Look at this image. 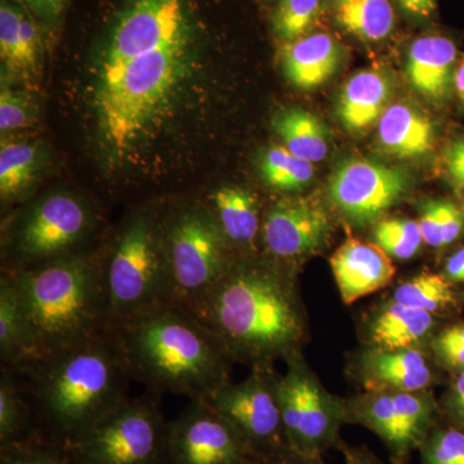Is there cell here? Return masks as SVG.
Returning a JSON list of instances; mask_svg holds the SVG:
<instances>
[{
	"label": "cell",
	"instance_id": "obj_21",
	"mask_svg": "<svg viewBox=\"0 0 464 464\" xmlns=\"http://www.w3.org/2000/svg\"><path fill=\"white\" fill-rule=\"evenodd\" d=\"M213 209H206L215 218L230 246H252L261 232V213L253 192L237 186L217 188L210 198Z\"/></svg>",
	"mask_w": 464,
	"mask_h": 464
},
{
	"label": "cell",
	"instance_id": "obj_16",
	"mask_svg": "<svg viewBox=\"0 0 464 464\" xmlns=\"http://www.w3.org/2000/svg\"><path fill=\"white\" fill-rule=\"evenodd\" d=\"M331 266L344 304H351L389 285L395 275L390 256L377 244L350 239L332 256Z\"/></svg>",
	"mask_w": 464,
	"mask_h": 464
},
{
	"label": "cell",
	"instance_id": "obj_26",
	"mask_svg": "<svg viewBox=\"0 0 464 464\" xmlns=\"http://www.w3.org/2000/svg\"><path fill=\"white\" fill-rule=\"evenodd\" d=\"M41 149L35 143L3 142L0 149V197L3 204L24 199L36 181Z\"/></svg>",
	"mask_w": 464,
	"mask_h": 464
},
{
	"label": "cell",
	"instance_id": "obj_27",
	"mask_svg": "<svg viewBox=\"0 0 464 464\" xmlns=\"http://www.w3.org/2000/svg\"><path fill=\"white\" fill-rule=\"evenodd\" d=\"M369 372L377 383L401 392L422 390L431 380L426 360L413 348L374 353L369 359Z\"/></svg>",
	"mask_w": 464,
	"mask_h": 464
},
{
	"label": "cell",
	"instance_id": "obj_28",
	"mask_svg": "<svg viewBox=\"0 0 464 464\" xmlns=\"http://www.w3.org/2000/svg\"><path fill=\"white\" fill-rule=\"evenodd\" d=\"M35 435L32 409L17 374L8 368L0 372V448Z\"/></svg>",
	"mask_w": 464,
	"mask_h": 464
},
{
	"label": "cell",
	"instance_id": "obj_8",
	"mask_svg": "<svg viewBox=\"0 0 464 464\" xmlns=\"http://www.w3.org/2000/svg\"><path fill=\"white\" fill-rule=\"evenodd\" d=\"M97 226L93 208L74 194L54 191L44 195L20 213L5 235L3 273L32 270L75 256L83 248Z\"/></svg>",
	"mask_w": 464,
	"mask_h": 464
},
{
	"label": "cell",
	"instance_id": "obj_1",
	"mask_svg": "<svg viewBox=\"0 0 464 464\" xmlns=\"http://www.w3.org/2000/svg\"><path fill=\"white\" fill-rule=\"evenodd\" d=\"M14 373L32 409L35 435L65 449L130 398L133 381L111 331L39 357Z\"/></svg>",
	"mask_w": 464,
	"mask_h": 464
},
{
	"label": "cell",
	"instance_id": "obj_39",
	"mask_svg": "<svg viewBox=\"0 0 464 464\" xmlns=\"http://www.w3.org/2000/svg\"><path fill=\"white\" fill-rule=\"evenodd\" d=\"M420 228L422 232L423 241L427 246H433V248L444 246L441 200H431L424 204Z\"/></svg>",
	"mask_w": 464,
	"mask_h": 464
},
{
	"label": "cell",
	"instance_id": "obj_14",
	"mask_svg": "<svg viewBox=\"0 0 464 464\" xmlns=\"http://www.w3.org/2000/svg\"><path fill=\"white\" fill-rule=\"evenodd\" d=\"M289 449L316 457L337 432V418L315 382L295 366L276 384Z\"/></svg>",
	"mask_w": 464,
	"mask_h": 464
},
{
	"label": "cell",
	"instance_id": "obj_25",
	"mask_svg": "<svg viewBox=\"0 0 464 464\" xmlns=\"http://www.w3.org/2000/svg\"><path fill=\"white\" fill-rule=\"evenodd\" d=\"M432 324L431 313L393 302L375 320L372 337L383 350H406L422 340Z\"/></svg>",
	"mask_w": 464,
	"mask_h": 464
},
{
	"label": "cell",
	"instance_id": "obj_13",
	"mask_svg": "<svg viewBox=\"0 0 464 464\" xmlns=\"http://www.w3.org/2000/svg\"><path fill=\"white\" fill-rule=\"evenodd\" d=\"M409 185L408 173L401 168L348 159L332 173L329 195L342 215L356 224H366L395 206Z\"/></svg>",
	"mask_w": 464,
	"mask_h": 464
},
{
	"label": "cell",
	"instance_id": "obj_31",
	"mask_svg": "<svg viewBox=\"0 0 464 464\" xmlns=\"http://www.w3.org/2000/svg\"><path fill=\"white\" fill-rule=\"evenodd\" d=\"M357 415L365 426L373 430L389 445L396 459L406 457L393 395L375 396L360 409Z\"/></svg>",
	"mask_w": 464,
	"mask_h": 464
},
{
	"label": "cell",
	"instance_id": "obj_9",
	"mask_svg": "<svg viewBox=\"0 0 464 464\" xmlns=\"http://www.w3.org/2000/svg\"><path fill=\"white\" fill-rule=\"evenodd\" d=\"M168 423L157 399L128 398L66 451L72 464H168Z\"/></svg>",
	"mask_w": 464,
	"mask_h": 464
},
{
	"label": "cell",
	"instance_id": "obj_11",
	"mask_svg": "<svg viewBox=\"0 0 464 464\" xmlns=\"http://www.w3.org/2000/svg\"><path fill=\"white\" fill-rule=\"evenodd\" d=\"M276 384L255 374L239 384L226 382L204 399L240 432L259 459L289 449Z\"/></svg>",
	"mask_w": 464,
	"mask_h": 464
},
{
	"label": "cell",
	"instance_id": "obj_42",
	"mask_svg": "<svg viewBox=\"0 0 464 464\" xmlns=\"http://www.w3.org/2000/svg\"><path fill=\"white\" fill-rule=\"evenodd\" d=\"M39 17L56 18L65 8L67 0H18Z\"/></svg>",
	"mask_w": 464,
	"mask_h": 464
},
{
	"label": "cell",
	"instance_id": "obj_3",
	"mask_svg": "<svg viewBox=\"0 0 464 464\" xmlns=\"http://www.w3.org/2000/svg\"><path fill=\"white\" fill-rule=\"evenodd\" d=\"M192 316L227 355L270 359L302 337V320L288 282L266 265L234 264Z\"/></svg>",
	"mask_w": 464,
	"mask_h": 464
},
{
	"label": "cell",
	"instance_id": "obj_12",
	"mask_svg": "<svg viewBox=\"0 0 464 464\" xmlns=\"http://www.w3.org/2000/svg\"><path fill=\"white\" fill-rule=\"evenodd\" d=\"M188 41L182 0H133L114 27L100 75L133 58Z\"/></svg>",
	"mask_w": 464,
	"mask_h": 464
},
{
	"label": "cell",
	"instance_id": "obj_17",
	"mask_svg": "<svg viewBox=\"0 0 464 464\" xmlns=\"http://www.w3.org/2000/svg\"><path fill=\"white\" fill-rule=\"evenodd\" d=\"M457 69V47L445 36L427 35L411 45L406 75L415 90L427 99H447Z\"/></svg>",
	"mask_w": 464,
	"mask_h": 464
},
{
	"label": "cell",
	"instance_id": "obj_33",
	"mask_svg": "<svg viewBox=\"0 0 464 464\" xmlns=\"http://www.w3.org/2000/svg\"><path fill=\"white\" fill-rule=\"evenodd\" d=\"M374 241L390 257L409 259L423 243L420 224L411 219H384L374 230Z\"/></svg>",
	"mask_w": 464,
	"mask_h": 464
},
{
	"label": "cell",
	"instance_id": "obj_32",
	"mask_svg": "<svg viewBox=\"0 0 464 464\" xmlns=\"http://www.w3.org/2000/svg\"><path fill=\"white\" fill-rule=\"evenodd\" d=\"M323 0H280L273 16L274 33L292 43L306 35L322 11Z\"/></svg>",
	"mask_w": 464,
	"mask_h": 464
},
{
	"label": "cell",
	"instance_id": "obj_43",
	"mask_svg": "<svg viewBox=\"0 0 464 464\" xmlns=\"http://www.w3.org/2000/svg\"><path fill=\"white\" fill-rule=\"evenodd\" d=\"M315 458L304 456L297 451H293L292 449H286L274 456L262 458L258 464H316Z\"/></svg>",
	"mask_w": 464,
	"mask_h": 464
},
{
	"label": "cell",
	"instance_id": "obj_46",
	"mask_svg": "<svg viewBox=\"0 0 464 464\" xmlns=\"http://www.w3.org/2000/svg\"><path fill=\"white\" fill-rule=\"evenodd\" d=\"M454 393H456L454 402H456L457 413L464 422V369L462 374L458 377Z\"/></svg>",
	"mask_w": 464,
	"mask_h": 464
},
{
	"label": "cell",
	"instance_id": "obj_5",
	"mask_svg": "<svg viewBox=\"0 0 464 464\" xmlns=\"http://www.w3.org/2000/svg\"><path fill=\"white\" fill-rule=\"evenodd\" d=\"M188 72V43L133 58L100 75L96 106L103 141L127 151L166 111Z\"/></svg>",
	"mask_w": 464,
	"mask_h": 464
},
{
	"label": "cell",
	"instance_id": "obj_2",
	"mask_svg": "<svg viewBox=\"0 0 464 464\" xmlns=\"http://www.w3.org/2000/svg\"><path fill=\"white\" fill-rule=\"evenodd\" d=\"M109 331L132 380L155 395L207 399L227 382L230 356L197 317L181 308L159 304Z\"/></svg>",
	"mask_w": 464,
	"mask_h": 464
},
{
	"label": "cell",
	"instance_id": "obj_48",
	"mask_svg": "<svg viewBox=\"0 0 464 464\" xmlns=\"http://www.w3.org/2000/svg\"><path fill=\"white\" fill-rule=\"evenodd\" d=\"M347 464H375L368 457L359 453H350L347 456Z\"/></svg>",
	"mask_w": 464,
	"mask_h": 464
},
{
	"label": "cell",
	"instance_id": "obj_40",
	"mask_svg": "<svg viewBox=\"0 0 464 464\" xmlns=\"http://www.w3.org/2000/svg\"><path fill=\"white\" fill-rule=\"evenodd\" d=\"M442 208V240L444 246L454 243L460 237L464 228V216L462 210L451 203L441 200Z\"/></svg>",
	"mask_w": 464,
	"mask_h": 464
},
{
	"label": "cell",
	"instance_id": "obj_15",
	"mask_svg": "<svg viewBox=\"0 0 464 464\" xmlns=\"http://www.w3.org/2000/svg\"><path fill=\"white\" fill-rule=\"evenodd\" d=\"M331 222L316 201L284 198L266 213L261 234L273 257L289 261L314 252L328 237Z\"/></svg>",
	"mask_w": 464,
	"mask_h": 464
},
{
	"label": "cell",
	"instance_id": "obj_7",
	"mask_svg": "<svg viewBox=\"0 0 464 464\" xmlns=\"http://www.w3.org/2000/svg\"><path fill=\"white\" fill-rule=\"evenodd\" d=\"M167 304L188 314L206 301L231 266L230 244L206 208L188 206L163 219Z\"/></svg>",
	"mask_w": 464,
	"mask_h": 464
},
{
	"label": "cell",
	"instance_id": "obj_30",
	"mask_svg": "<svg viewBox=\"0 0 464 464\" xmlns=\"http://www.w3.org/2000/svg\"><path fill=\"white\" fill-rule=\"evenodd\" d=\"M398 304L433 313L453 302V293L444 277L423 274L398 286L393 295Z\"/></svg>",
	"mask_w": 464,
	"mask_h": 464
},
{
	"label": "cell",
	"instance_id": "obj_29",
	"mask_svg": "<svg viewBox=\"0 0 464 464\" xmlns=\"http://www.w3.org/2000/svg\"><path fill=\"white\" fill-rule=\"evenodd\" d=\"M314 163L293 155L284 146H273L265 152L259 163L262 179L277 191H297L313 179Z\"/></svg>",
	"mask_w": 464,
	"mask_h": 464
},
{
	"label": "cell",
	"instance_id": "obj_22",
	"mask_svg": "<svg viewBox=\"0 0 464 464\" xmlns=\"http://www.w3.org/2000/svg\"><path fill=\"white\" fill-rule=\"evenodd\" d=\"M35 359V350L18 293L8 275L0 279V364L20 372Z\"/></svg>",
	"mask_w": 464,
	"mask_h": 464
},
{
	"label": "cell",
	"instance_id": "obj_41",
	"mask_svg": "<svg viewBox=\"0 0 464 464\" xmlns=\"http://www.w3.org/2000/svg\"><path fill=\"white\" fill-rule=\"evenodd\" d=\"M448 174L458 185H464V139L457 140L445 152Z\"/></svg>",
	"mask_w": 464,
	"mask_h": 464
},
{
	"label": "cell",
	"instance_id": "obj_38",
	"mask_svg": "<svg viewBox=\"0 0 464 464\" xmlns=\"http://www.w3.org/2000/svg\"><path fill=\"white\" fill-rule=\"evenodd\" d=\"M435 348L442 362L464 369V324L454 325L439 335Z\"/></svg>",
	"mask_w": 464,
	"mask_h": 464
},
{
	"label": "cell",
	"instance_id": "obj_45",
	"mask_svg": "<svg viewBox=\"0 0 464 464\" xmlns=\"http://www.w3.org/2000/svg\"><path fill=\"white\" fill-rule=\"evenodd\" d=\"M445 271L449 279L464 283V248L458 250L456 255L448 259Z\"/></svg>",
	"mask_w": 464,
	"mask_h": 464
},
{
	"label": "cell",
	"instance_id": "obj_18",
	"mask_svg": "<svg viewBox=\"0 0 464 464\" xmlns=\"http://www.w3.org/2000/svg\"><path fill=\"white\" fill-rule=\"evenodd\" d=\"M340 61V47L329 34H311L286 45L284 74L295 87L311 90L331 79Z\"/></svg>",
	"mask_w": 464,
	"mask_h": 464
},
{
	"label": "cell",
	"instance_id": "obj_37",
	"mask_svg": "<svg viewBox=\"0 0 464 464\" xmlns=\"http://www.w3.org/2000/svg\"><path fill=\"white\" fill-rule=\"evenodd\" d=\"M36 106L24 92L3 87L0 92V130L2 132L24 130L35 123Z\"/></svg>",
	"mask_w": 464,
	"mask_h": 464
},
{
	"label": "cell",
	"instance_id": "obj_23",
	"mask_svg": "<svg viewBox=\"0 0 464 464\" xmlns=\"http://www.w3.org/2000/svg\"><path fill=\"white\" fill-rule=\"evenodd\" d=\"M273 125L295 157L317 163L329 152V130L316 115L299 108L284 109L275 115Z\"/></svg>",
	"mask_w": 464,
	"mask_h": 464
},
{
	"label": "cell",
	"instance_id": "obj_19",
	"mask_svg": "<svg viewBox=\"0 0 464 464\" xmlns=\"http://www.w3.org/2000/svg\"><path fill=\"white\" fill-rule=\"evenodd\" d=\"M390 79L375 70L357 72L344 85L338 100V118L346 130L362 132L372 127L389 108Z\"/></svg>",
	"mask_w": 464,
	"mask_h": 464
},
{
	"label": "cell",
	"instance_id": "obj_10",
	"mask_svg": "<svg viewBox=\"0 0 464 464\" xmlns=\"http://www.w3.org/2000/svg\"><path fill=\"white\" fill-rule=\"evenodd\" d=\"M246 440L204 399L168 423V464H258Z\"/></svg>",
	"mask_w": 464,
	"mask_h": 464
},
{
	"label": "cell",
	"instance_id": "obj_4",
	"mask_svg": "<svg viewBox=\"0 0 464 464\" xmlns=\"http://www.w3.org/2000/svg\"><path fill=\"white\" fill-rule=\"evenodd\" d=\"M3 274L8 275L17 290L33 338L34 360L109 331L97 253Z\"/></svg>",
	"mask_w": 464,
	"mask_h": 464
},
{
	"label": "cell",
	"instance_id": "obj_6",
	"mask_svg": "<svg viewBox=\"0 0 464 464\" xmlns=\"http://www.w3.org/2000/svg\"><path fill=\"white\" fill-rule=\"evenodd\" d=\"M109 329L159 304H167L163 219L133 213L100 256Z\"/></svg>",
	"mask_w": 464,
	"mask_h": 464
},
{
	"label": "cell",
	"instance_id": "obj_34",
	"mask_svg": "<svg viewBox=\"0 0 464 464\" xmlns=\"http://www.w3.org/2000/svg\"><path fill=\"white\" fill-rule=\"evenodd\" d=\"M23 11L9 3L0 7V57L9 74L27 79L25 52L21 36Z\"/></svg>",
	"mask_w": 464,
	"mask_h": 464
},
{
	"label": "cell",
	"instance_id": "obj_47",
	"mask_svg": "<svg viewBox=\"0 0 464 464\" xmlns=\"http://www.w3.org/2000/svg\"><path fill=\"white\" fill-rule=\"evenodd\" d=\"M454 88H456L458 99L464 105V57L454 72Z\"/></svg>",
	"mask_w": 464,
	"mask_h": 464
},
{
	"label": "cell",
	"instance_id": "obj_24",
	"mask_svg": "<svg viewBox=\"0 0 464 464\" xmlns=\"http://www.w3.org/2000/svg\"><path fill=\"white\" fill-rule=\"evenodd\" d=\"M338 25L365 42H381L395 25V12L390 0H333Z\"/></svg>",
	"mask_w": 464,
	"mask_h": 464
},
{
	"label": "cell",
	"instance_id": "obj_35",
	"mask_svg": "<svg viewBox=\"0 0 464 464\" xmlns=\"http://www.w3.org/2000/svg\"><path fill=\"white\" fill-rule=\"evenodd\" d=\"M0 464H72L66 449L34 435L0 448Z\"/></svg>",
	"mask_w": 464,
	"mask_h": 464
},
{
	"label": "cell",
	"instance_id": "obj_36",
	"mask_svg": "<svg viewBox=\"0 0 464 464\" xmlns=\"http://www.w3.org/2000/svg\"><path fill=\"white\" fill-rule=\"evenodd\" d=\"M422 456L423 464H464V432L447 429L427 436Z\"/></svg>",
	"mask_w": 464,
	"mask_h": 464
},
{
	"label": "cell",
	"instance_id": "obj_44",
	"mask_svg": "<svg viewBox=\"0 0 464 464\" xmlns=\"http://www.w3.org/2000/svg\"><path fill=\"white\" fill-rule=\"evenodd\" d=\"M408 14L415 16H429L436 7V0H399Z\"/></svg>",
	"mask_w": 464,
	"mask_h": 464
},
{
	"label": "cell",
	"instance_id": "obj_20",
	"mask_svg": "<svg viewBox=\"0 0 464 464\" xmlns=\"http://www.w3.org/2000/svg\"><path fill=\"white\" fill-rule=\"evenodd\" d=\"M435 136L431 119L405 103L389 106L378 125L382 149L400 159L422 157L431 151Z\"/></svg>",
	"mask_w": 464,
	"mask_h": 464
}]
</instances>
